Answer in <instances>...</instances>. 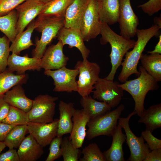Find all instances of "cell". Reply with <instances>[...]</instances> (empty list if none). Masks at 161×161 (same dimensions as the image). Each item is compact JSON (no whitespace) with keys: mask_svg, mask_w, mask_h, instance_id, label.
Here are the masks:
<instances>
[{"mask_svg":"<svg viewBox=\"0 0 161 161\" xmlns=\"http://www.w3.org/2000/svg\"><path fill=\"white\" fill-rule=\"evenodd\" d=\"M73 0H52L44 3L38 17H64L66 11Z\"/></svg>","mask_w":161,"mask_h":161,"instance_id":"obj_29","label":"cell"},{"mask_svg":"<svg viewBox=\"0 0 161 161\" xmlns=\"http://www.w3.org/2000/svg\"><path fill=\"white\" fill-rule=\"evenodd\" d=\"M16 126L0 123V141H4L10 131Z\"/></svg>","mask_w":161,"mask_h":161,"instance_id":"obj_44","label":"cell"},{"mask_svg":"<svg viewBox=\"0 0 161 161\" xmlns=\"http://www.w3.org/2000/svg\"><path fill=\"white\" fill-rule=\"evenodd\" d=\"M99 0H90L81 20L80 31L84 41L96 38L101 32Z\"/></svg>","mask_w":161,"mask_h":161,"instance_id":"obj_10","label":"cell"},{"mask_svg":"<svg viewBox=\"0 0 161 161\" xmlns=\"http://www.w3.org/2000/svg\"><path fill=\"white\" fill-rule=\"evenodd\" d=\"M149 16H151L161 9V0H149L138 6Z\"/></svg>","mask_w":161,"mask_h":161,"instance_id":"obj_39","label":"cell"},{"mask_svg":"<svg viewBox=\"0 0 161 161\" xmlns=\"http://www.w3.org/2000/svg\"><path fill=\"white\" fill-rule=\"evenodd\" d=\"M119 13V0H99V14L102 22L110 25L118 22Z\"/></svg>","mask_w":161,"mask_h":161,"instance_id":"obj_24","label":"cell"},{"mask_svg":"<svg viewBox=\"0 0 161 161\" xmlns=\"http://www.w3.org/2000/svg\"><path fill=\"white\" fill-rule=\"evenodd\" d=\"M62 137L56 136L50 144L49 152L46 161H53L62 156L61 145Z\"/></svg>","mask_w":161,"mask_h":161,"instance_id":"obj_37","label":"cell"},{"mask_svg":"<svg viewBox=\"0 0 161 161\" xmlns=\"http://www.w3.org/2000/svg\"><path fill=\"white\" fill-rule=\"evenodd\" d=\"M27 132V125H16L10 131L4 142L9 149L17 148L23 141Z\"/></svg>","mask_w":161,"mask_h":161,"instance_id":"obj_32","label":"cell"},{"mask_svg":"<svg viewBox=\"0 0 161 161\" xmlns=\"http://www.w3.org/2000/svg\"><path fill=\"white\" fill-rule=\"evenodd\" d=\"M27 26L25 30L16 35L14 40L12 43L10 50L12 53L19 55L22 51L34 45L31 40V37L36 28L35 20H33Z\"/></svg>","mask_w":161,"mask_h":161,"instance_id":"obj_26","label":"cell"},{"mask_svg":"<svg viewBox=\"0 0 161 161\" xmlns=\"http://www.w3.org/2000/svg\"><path fill=\"white\" fill-rule=\"evenodd\" d=\"M52 0H40V1L44 3H47Z\"/></svg>","mask_w":161,"mask_h":161,"instance_id":"obj_48","label":"cell"},{"mask_svg":"<svg viewBox=\"0 0 161 161\" xmlns=\"http://www.w3.org/2000/svg\"><path fill=\"white\" fill-rule=\"evenodd\" d=\"M4 100L11 106L27 113L32 106L33 100L27 97L21 84L17 85L3 96Z\"/></svg>","mask_w":161,"mask_h":161,"instance_id":"obj_21","label":"cell"},{"mask_svg":"<svg viewBox=\"0 0 161 161\" xmlns=\"http://www.w3.org/2000/svg\"><path fill=\"white\" fill-rule=\"evenodd\" d=\"M81 152L83 156L79 161H106L103 153L95 143H92L85 146Z\"/></svg>","mask_w":161,"mask_h":161,"instance_id":"obj_35","label":"cell"},{"mask_svg":"<svg viewBox=\"0 0 161 161\" xmlns=\"http://www.w3.org/2000/svg\"><path fill=\"white\" fill-rule=\"evenodd\" d=\"M90 1L73 0L66 11L64 26L80 31L82 18Z\"/></svg>","mask_w":161,"mask_h":161,"instance_id":"obj_19","label":"cell"},{"mask_svg":"<svg viewBox=\"0 0 161 161\" xmlns=\"http://www.w3.org/2000/svg\"><path fill=\"white\" fill-rule=\"evenodd\" d=\"M138 122L145 124L151 133L161 127V103L152 105L143 112Z\"/></svg>","mask_w":161,"mask_h":161,"instance_id":"obj_27","label":"cell"},{"mask_svg":"<svg viewBox=\"0 0 161 161\" xmlns=\"http://www.w3.org/2000/svg\"><path fill=\"white\" fill-rule=\"evenodd\" d=\"M59 119L57 136L62 137L70 134L72 128V118L76 109L72 102L66 103L61 100L58 103Z\"/></svg>","mask_w":161,"mask_h":161,"instance_id":"obj_23","label":"cell"},{"mask_svg":"<svg viewBox=\"0 0 161 161\" xmlns=\"http://www.w3.org/2000/svg\"><path fill=\"white\" fill-rule=\"evenodd\" d=\"M26 0H0V16H5Z\"/></svg>","mask_w":161,"mask_h":161,"instance_id":"obj_38","label":"cell"},{"mask_svg":"<svg viewBox=\"0 0 161 161\" xmlns=\"http://www.w3.org/2000/svg\"><path fill=\"white\" fill-rule=\"evenodd\" d=\"M139 72L140 74L137 78L127 80L118 86L132 96L135 102L134 110L140 117L145 109L144 102L147 93L157 89L159 86L158 82L142 66H139Z\"/></svg>","mask_w":161,"mask_h":161,"instance_id":"obj_3","label":"cell"},{"mask_svg":"<svg viewBox=\"0 0 161 161\" xmlns=\"http://www.w3.org/2000/svg\"><path fill=\"white\" fill-rule=\"evenodd\" d=\"M0 161H20V159L15 149H9L7 151L0 154Z\"/></svg>","mask_w":161,"mask_h":161,"instance_id":"obj_41","label":"cell"},{"mask_svg":"<svg viewBox=\"0 0 161 161\" xmlns=\"http://www.w3.org/2000/svg\"><path fill=\"white\" fill-rule=\"evenodd\" d=\"M27 76L25 74H15L8 69L0 73V95L4 94L16 85L24 83Z\"/></svg>","mask_w":161,"mask_h":161,"instance_id":"obj_31","label":"cell"},{"mask_svg":"<svg viewBox=\"0 0 161 161\" xmlns=\"http://www.w3.org/2000/svg\"><path fill=\"white\" fill-rule=\"evenodd\" d=\"M80 103L84 112L90 119L102 115L110 111L112 108L107 103L97 100L90 95L82 97Z\"/></svg>","mask_w":161,"mask_h":161,"instance_id":"obj_25","label":"cell"},{"mask_svg":"<svg viewBox=\"0 0 161 161\" xmlns=\"http://www.w3.org/2000/svg\"><path fill=\"white\" fill-rule=\"evenodd\" d=\"M30 122L27 113L10 106L7 115L2 123L16 126L27 125Z\"/></svg>","mask_w":161,"mask_h":161,"instance_id":"obj_33","label":"cell"},{"mask_svg":"<svg viewBox=\"0 0 161 161\" xmlns=\"http://www.w3.org/2000/svg\"><path fill=\"white\" fill-rule=\"evenodd\" d=\"M44 4L40 0H26L16 8L18 16L16 35L23 31L38 16Z\"/></svg>","mask_w":161,"mask_h":161,"instance_id":"obj_13","label":"cell"},{"mask_svg":"<svg viewBox=\"0 0 161 161\" xmlns=\"http://www.w3.org/2000/svg\"><path fill=\"white\" fill-rule=\"evenodd\" d=\"M61 148L64 161H78L81 151L73 146L69 137H65L62 139Z\"/></svg>","mask_w":161,"mask_h":161,"instance_id":"obj_34","label":"cell"},{"mask_svg":"<svg viewBox=\"0 0 161 161\" xmlns=\"http://www.w3.org/2000/svg\"><path fill=\"white\" fill-rule=\"evenodd\" d=\"M119 13L118 22L120 35L129 38L136 35L139 20L134 13L130 0H119Z\"/></svg>","mask_w":161,"mask_h":161,"instance_id":"obj_12","label":"cell"},{"mask_svg":"<svg viewBox=\"0 0 161 161\" xmlns=\"http://www.w3.org/2000/svg\"><path fill=\"white\" fill-rule=\"evenodd\" d=\"M57 36L58 40H61L64 46L67 44L69 48H77L81 53L83 60L87 59L90 52L85 46L80 31L64 26L60 30Z\"/></svg>","mask_w":161,"mask_h":161,"instance_id":"obj_17","label":"cell"},{"mask_svg":"<svg viewBox=\"0 0 161 161\" xmlns=\"http://www.w3.org/2000/svg\"><path fill=\"white\" fill-rule=\"evenodd\" d=\"M64 45L61 40L49 46L41 59V68L44 70L59 69L66 66L69 60L63 52Z\"/></svg>","mask_w":161,"mask_h":161,"instance_id":"obj_15","label":"cell"},{"mask_svg":"<svg viewBox=\"0 0 161 161\" xmlns=\"http://www.w3.org/2000/svg\"><path fill=\"white\" fill-rule=\"evenodd\" d=\"M75 69L79 71V79L77 81V92L82 97L89 95L94 90V86L99 78L100 69L96 63L89 61L87 59L78 61Z\"/></svg>","mask_w":161,"mask_h":161,"instance_id":"obj_6","label":"cell"},{"mask_svg":"<svg viewBox=\"0 0 161 161\" xmlns=\"http://www.w3.org/2000/svg\"><path fill=\"white\" fill-rule=\"evenodd\" d=\"M154 22L155 24L159 26L161 28V16L159 17H156L154 19Z\"/></svg>","mask_w":161,"mask_h":161,"instance_id":"obj_46","label":"cell"},{"mask_svg":"<svg viewBox=\"0 0 161 161\" xmlns=\"http://www.w3.org/2000/svg\"><path fill=\"white\" fill-rule=\"evenodd\" d=\"M161 28L154 24L146 29H137L136 32L137 39L136 44L130 51L125 55V58L122 62L121 71L118 77V80L122 83L127 80L132 75L139 76L140 72L137 69L140 58L147 44L151 39L158 34Z\"/></svg>","mask_w":161,"mask_h":161,"instance_id":"obj_2","label":"cell"},{"mask_svg":"<svg viewBox=\"0 0 161 161\" xmlns=\"http://www.w3.org/2000/svg\"><path fill=\"white\" fill-rule=\"evenodd\" d=\"M143 161H161V148L151 151L145 156Z\"/></svg>","mask_w":161,"mask_h":161,"instance_id":"obj_43","label":"cell"},{"mask_svg":"<svg viewBox=\"0 0 161 161\" xmlns=\"http://www.w3.org/2000/svg\"><path fill=\"white\" fill-rule=\"evenodd\" d=\"M8 69L16 74L23 75L28 70L39 71L41 68V59L28 55L20 56L12 53L8 58Z\"/></svg>","mask_w":161,"mask_h":161,"instance_id":"obj_18","label":"cell"},{"mask_svg":"<svg viewBox=\"0 0 161 161\" xmlns=\"http://www.w3.org/2000/svg\"><path fill=\"white\" fill-rule=\"evenodd\" d=\"M35 30L41 33L39 39L35 40V48L33 50V57L41 59L47 46L57 36L64 26V17L56 16L38 17L35 20Z\"/></svg>","mask_w":161,"mask_h":161,"instance_id":"obj_4","label":"cell"},{"mask_svg":"<svg viewBox=\"0 0 161 161\" xmlns=\"http://www.w3.org/2000/svg\"><path fill=\"white\" fill-rule=\"evenodd\" d=\"M43 147L30 134L25 137L18 147L20 161H36L44 153Z\"/></svg>","mask_w":161,"mask_h":161,"instance_id":"obj_20","label":"cell"},{"mask_svg":"<svg viewBox=\"0 0 161 161\" xmlns=\"http://www.w3.org/2000/svg\"><path fill=\"white\" fill-rule=\"evenodd\" d=\"M100 34L101 35V44L103 45L109 43L111 46L109 57L112 68L109 75L105 78L112 80L117 69L121 65L123 57L129 49L134 47L136 41L117 34L109 25L103 22H102Z\"/></svg>","mask_w":161,"mask_h":161,"instance_id":"obj_1","label":"cell"},{"mask_svg":"<svg viewBox=\"0 0 161 161\" xmlns=\"http://www.w3.org/2000/svg\"><path fill=\"white\" fill-rule=\"evenodd\" d=\"M6 147L4 142L0 141V154Z\"/></svg>","mask_w":161,"mask_h":161,"instance_id":"obj_47","label":"cell"},{"mask_svg":"<svg viewBox=\"0 0 161 161\" xmlns=\"http://www.w3.org/2000/svg\"><path fill=\"white\" fill-rule=\"evenodd\" d=\"M44 73L53 79L55 86L54 91L69 93L77 91L76 78L79 74L78 69H69L64 66L55 70H44Z\"/></svg>","mask_w":161,"mask_h":161,"instance_id":"obj_11","label":"cell"},{"mask_svg":"<svg viewBox=\"0 0 161 161\" xmlns=\"http://www.w3.org/2000/svg\"><path fill=\"white\" fill-rule=\"evenodd\" d=\"M10 40L5 35L0 37V73L7 69L10 56Z\"/></svg>","mask_w":161,"mask_h":161,"instance_id":"obj_36","label":"cell"},{"mask_svg":"<svg viewBox=\"0 0 161 161\" xmlns=\"http://www.w3.org/2000/svg\"><path fill=\"white\" fill-rule=\"evenodd\" d=\"M124 108V105L121 104L112 111L97 118L90 119L87 124L88 128L86 132L87 139L90 140L101 135L112 136Z\"/></svg>","mask_w":161,"mask_h":161,"instance_id":"obj_5","label":"cell"},{"mask_svg":"<svg viewBox=\"0 0 161 161\" xmlns=\"http://www.w3.org/2000/svg\"><path fill=\"white\" fill-rule=\"evenodd\" d=\"M118 124L112 135V140L110 148L103 153L106 161H124L123 145L126 141V135Z\"/></svg>","mask_w":161,"mask_h":161,"instance_id":"obj_22","label":"cell"},{"mask_svg":"<svg viewBox=\"0 0 161 161\" xmlns=\"http://www.w3.org/2000/svg\"><path fill=\"white\" fill-rule=\"evenodd\" d=\"M18 16L15 9L8 14L0 16V30L13 42L16 35Z\"/></svg>","mask_w":161,"mask_h":161,"instance_id":"obj_30","label":"cell"},{"mask_svg":"<svg viewBox=\"0 0 161 161\" xmlns=\"http://www.w3.org/2000/svg\"><path fill=\"white\" fill-rule=\"evenodd\" d=\"M117 81L99 78L94 86L93 98L109 104L112 108L120 103L124 95L123 90Z\"/></svg>","mask_w":161,"mask_h":161,"instance_id":"obj_9","label":"cell"},{"mask_svg":"<svg viewBox=\"0 0 161 161\" xmlns=\"http://www.w3.org/2000/svg\"><path fill=\"white\" fill-rule=\"evenodd\" d=\"M141 136L144 140L146 141L151 151L161 148V140L154 137L150 131L146 129L145 131H142Z\"/></svg>","mask_w":161,"mask_h":161,"instance_id":"obj_40","label":"cell"},{"mask_svg":"<svg viewBox=\"0 0 161 161\" xmlns=\"http://www.w3.org/2000/svg\"><path fill=\"white\" fill-rule=\"evenodd\" d=\"M142 54L140 60L142 66L157 81H161V55L158 53Z\"/></svg>","mask_w":161,"mask_h":161,"instance_id":"obj_28","label":"cell"},{"mask_svg":"<svg viewBox=\"0 0 161 161\" xmlns=\"http://www.w3.org/2000/svg\"><path fill=\"white\" fill-rule=\"evenodd\" d=\"M57 97L40 95L33 100L30 110L27 113L30 122L48 123L52 122L55 112Z\"/></svg>","mask_w":161,"mask_h":161,"instance_id":"obj_7","label":"cell"},{"mask_svg":"<svg viewBox=\"0 0 161 161\" xmlns=\"http://www.w3.org/2000/svg\"><path fill=\"white\" fill-rule=\"evenodd\" d=\"M4 94L0 95V123L2 122L7 117L10 106L4 100L3 97Z\"/></svg>","mask_w":161,"mask_h":161,"instance_id":"obj_42","label":"cell"},{"mask_svg":"<svg viewBox=\"0 0 161 161\" xmlns=\"http://www.w3.org/2000/svg\"><path fill=\"white\" fill-rule=\"evenodd\" d=\"M137 114L134 111L126 117H120L118 124L123 129L126 135V141L130 152L128 161H142L147 154L151 151L142 136L137 137L131 130L129 125L131 117Z\"/></svg>","mask_w":161,"mask_h":161,"instance_id":"obj_8","label":"cell"},{"mask_svg":"<svg viewBox=\"0 0 161 161\" xmlns=\"http://www.w3.org/2000/svg\"><path fill=\"white\" fill-rule=\"evenodd\" d=\"M59 119L49 123L30 122L27 125V132L43 147L49 145L57 135Z\"/></svg>","mask_w":161,"mask_h":161,"instance_id":"obj_14","label":"cell"},{"mask_svg":"<svg viewBox=\"0 0 161 161\" xmlns=\"http://www.w3.org/2000/svg\"><path fill=\"white\" fill-rule=\"evenodd\" d=\"M158 53L161 54V35H159V40L158 43L155 47L154 49L151 51H148V54Z\"/></svg>","mask_w":161,"mask_h":161,"instance_id":"obj_45","label":"cell"},{"mask_svg":"<svg viewBox=\"0 0 161 161\" xmlns=\"http://www.w3.org/2000/svg\"><path fill=\"white\" fill-rule=\"evenodd\" d=\"M72 128L69 137L75 148H81L86 137V126L90 120L83 109H75L72 118Z\"/></svg>","mask_w":161,"mask_h":161,"instance_id":"obj_16","label":"cell"}]
</instances>
